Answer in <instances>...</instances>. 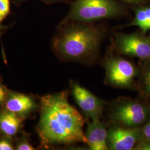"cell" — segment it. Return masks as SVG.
I'll use <instances>...</instances> for the list:
<instances>
[{
    "label": "cell",
    "mask_w": 150,
    "mask_h": 150,
    "mask_svg": "<svg viewBox=\"0 0 150 150\" xmlns=\"http://www.w3.org/2000/svg\"><path fill=\"white\" fill-rule=\"evenodd\" d=\"M83 118L70 104L67 92L49 94L41 98L38 134L44 146L87 144L83 132Z\"/></svg>",
    "instance_id": "cell-1"
},
{
    "label": "cell",
    "mask_w": 150,
    "mask_h": 150,
    "mask_svg": "<svg viewBox=\"0 0 150 150\" xmlns=\"http://www.w3.org/2000/svg\"><path fill=\"white\" fill-rule=\"evenodd\" d=\"M74 22L64 27L54 38V49L64 59L85 61L96 54L102 40V32L87 23Z\"/></svg>",
    "instance_id": "cell-2"
},
{
    "label": "cell",
    "mask_w": 150,
    "mask_h": 150,
    "mask_svg": "<svg viewBox=\"0 0 150 150\" xmlns=\"http://www.w3.org/2000/svg\"><path fill=\"white\" fill-rule=\"evenodd\" d=\"M121 12V6L115 0H75L61 24L71 21L90 23L117 17Z\"/></svg>",
    "instance_id": "cell-3"
},
{
    "label": "cell",
    "mask_w": 150,
    "mask_h": 150,
    "mask_svg": "<svg viewBox=\"0 0 150 150\" xmlns=\"http://www.w3.org/2000/svg\"><path fill=\"white\" fill-rule=\"evenodd\" d=\"M148 113V108L143 104L124 98L113 105L110 116L115 125L125 127H137L146 121Z\"/></svg>",
    "instance_id": "cell-4"
},
{
    "label": "cell",
    "mask_w": 150,
    "mask_h": 150,
    "mask_svg": "<svg viewBox=\"0 0 150 150\" xmlns=\"http://www.w3.org/2000/svg\"><path fill=\"white\" fill-rule=\"evenodd\" d=\"M107 82L111 85L126 88L132 85L137 75L134 65L121 57H110L105 62Z\"/></svg>",
    "instance_id": "cell-5"
},
{
    "label": "cell",
    "mask_w": 150,
    "mask_h": 150,
    "mask_svg": "<svg viewBox=\"0 0 150 150\" xmlns=\"http://www.w3.org/2000/svg\"><path fill=\"white\" fill-rule=\"evenodd\" d=\"M115 45L120 54L141 59H150V38L138 33H118Z\"/></svg>",
    "instance_id": "cell-6"
},
{
    "label": "cell",
    "mask_w": 150,
    "mask_h": 150,
    "mask_svg": "<svg viewBox=\"0 0 150 150\" xmlns=\"http://www.w3.org/2000/svg\"><path fill=\"white\" fill-rule=\"evenodd\" d=\"M142 137V130L138 127H125L115 125L108 131V147L112 150H132Z\"/></svg>",
    "instance_id": "cell-7"
},
{
    "label": "cell",
    "mask_w": 150,
    "mask_h": 150,
    "mask_svg": "<svg viewBox=\"0 0 150 150\" xmlns=\"http://www.w3.org/2000/svg\"><path fill=\"white\" fill-rule=\"evenodd\" d=\"M71 87L75 101L86 116L92 120L101 119L103 101L77 83L71 82Z\"/></svg>",
    "instance_id": "cell-8"
},
{
    "label": "cell",
    "mask_w": 150,
    "mask_h": 150,
    "mask_svg": "<svg viewBox=\"0 0 150 150\" xmlns=\"http://www.w3.org/2000/svg\"><path fill=\"white\" fill-rule=\"evenodd\" d=\"M107 135L108 131L101 119L88 123L85 136L90 150H108Z\"/></svg>",
    "instance_id": "cell-9"
},
{
    "label": "cell",
    "mask_w": 150,
    "mask_h": 150,
    "mask_svg": "<svg viewBox=\"0 0 150 150\" xmlns=\"http://www.w3.org/2000/svg\"><path fill=\"white\" fill-rule=\"evenodd\" d=\"M6 110L18 115H26L36 108L33 100L26 95L11 93L6 100Z\"/></svg>",
    "instance_id": "cell-10"
},
{
    "label": "cell",
    "mask_w": 150,
    "mask_h": 150,
    "mask_svg": "<svg viewBox=\"0 0 150 150\" xmlns=\"http://www.w3.org/2000/svg\"><path fill=\"white\" fill-rule=\"evenodd\" d=\"M22 119L7 110L0 113V131L7 136H13L20 128Z\"/></svg>",
    "instance_id": "cell-11"
},
{
    "label": "cell",
    "mask_w": 150,
    "mask_h": 150,
    "mask_svg": "<svg viewBox=\"0 0 150 150\" xmlns=\"http://www.w3.org/2000/svg\"><path fill=\"white\" fill-rule=\"evenodd\" d=\"M150 18V6L138 8L135 11V16L131 25L141 30Z\"/></svg>",
    "instance_id": "cell-12"
},
{
    "label": "cell",
    "mask_w": 150,
    "mask_h": 150,
    "mask_svg": "<svg viewBox=\"0 0 150 150\" xmlns=\"http://www.w3.org/2000/svg\"><path fill=\"white\" fill-rule=\"evenodd\" d=\"M10 12V1L0 0V24L3 21Z\"/></svg>",
    "instance_id": "cell-13"
},
{
    "label": "cell",
    "mask_w": 150,
    "mask_h": 150,
    "mask_svg": "<svg viewBox=\"0 0 150 150\" xmlns=\"http://www.w3.org/2000/svg\"><path fill=\"white\" fill-rule=\"evenodd\" d=\"M143 84L145 92L150 95V66L145 71L143 77Z\"/></svg>",
    "instance_id": "cell-14"
},
{
    "label": "cell",
    "mask_w": 150,
    "mask_h": 150,
    "mask_svg": "<svg viewBox=\"0 0 150 150\" xmlns=\"http://www.w3.org/2000/svg\"><path fill=\"white\" fill-rule=\"evenodd\" d=\"M134 150H150V139H141L135 145Z\"/></svg>",
    "instance_id": "cell-15"
},
{
    "label": "cell",
    "mask_w": 150,
    "mask_h": 150,
    "mask_svg": "<svg viewBox=\"0 0 150 150\" xmlns=\"http://www.w3.org/2000/svg\"><path fill=\"white\" fill-rule=\"evenodd\" d=\"M14 150V147L10 140L6 139H0V150Z\"/></svg>",
    "instance_id": "cell-16"
},
{
    "label": "cell",
    "mask_w": 150,
    "mask_h": 150,
    "mask_svg": "<svg viewBox=\"0 0 150 150\" xmlns=\"http://www.w3.org/2000/svg\"><path fill=\"white\" fill-rule=\"evenodd\" d=\"M17 150H35V149L26 141H21L16 147Z\"/></svg>",
    "instance_id": "cell-17"
},
{
    "label": "cell",
    "mask_w": 150,
    "mask_h": 150,
    "mask_svg": "<svg viewBox=\"0 0 150 150\" xmlns=\"http://www.w3.org/2000/svg\"><path fill=\"white\" fill-rule=\"evenodd\" d=\"M143 136L145 139H150V121L145 125L142 129Z\"/></svg>",
    "instance_id": "cell-18"
},
{
    "label": "cell",
    "mask_w": 150,
    "mask_h": 150,
    "mask_svg": "<svg viewBox=\"0 0 150 150\" xmlns=\"http://www.w3.org/2000/svg\"><path fill=\"white\" fill-rule=\"evenodd\" d=\"M141 30L144 33L147 32L148 31L150 30V18L149 19V20L147 22V23L145 24L144 27L141 29Z\"/></svg>",
    "instance_id": "cell-19"
},
{
    "label": "cell",
    "mask_w": 150,
    "mask_h": 150,
    "mask_svg": "<svg viewBox=\"0 0 150 150\" xmlns=\"http://www.w3.org/2000/svg\"><path fill=\"white\" fill-rule=\"evenodd\" d=\"M126 3H129L130 4H138L142 2L144 0H121Z\"/></svg>",
    "instance_id": "cell-20"
},
{
    "label": "cell",
    "mask_w": 150,
    "mask_h": 150,
    "mask_svg": "<svg viewBox=\"0 0 150 150\" xmlns=\"http://www.w3.org/2000/svg\"><path fill=\"white\" fill-rule=\"evenodd\" d=\"M40 1H42L43 2H46L48 3H51V2H61V1H63L64 0H40Z\"/></svg>",
    "instance_id": "cell-21"
},
{
    "label": "cell",
    "mask_w": 150,
    "mask_h": 150,
    "mask_svg": "<svg viewBox=\"0 0 150 150\" xmlns=\"http://www.w3.org/2000/svg\"><path fill=\"white\" fill-rule=\"evenodd\" d=\"M5 100V99H4L2 97H1L0 96V102H4Z\"/></svg>",
    "instance_id": "cell-22"
},
{
    "label": "cell",
    "mask_w": 150,
    "mask_h": 150,
    "mask_svg": "<svg viewBox=\"0 0 150 150\" xmlns=\"http://www.w3.org/2000/svg\"><path fill=\"white\" fill-rule=\"evenodd\" d=\"M16 1H17V2H22V1H23L25 0H16Z\"/></svg>",
    "instance_id": "cell-23"
},
{
    "label": "cell",
    "mask_w": 150,
    "mask_h": 150,
    "mask_svg": "<svg viewBox=\"0 0 150 150\" xmlns=\"http://www.w3.org/2000/svg\"><path fill=\"white\" fill-rule=\"evenodd\" d=\"M2 28V27L1 26V24H0V30H1Z\"/></svg>",
    "instance_id": "cell-24"
}]
</instances>
